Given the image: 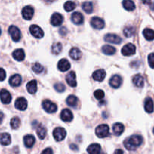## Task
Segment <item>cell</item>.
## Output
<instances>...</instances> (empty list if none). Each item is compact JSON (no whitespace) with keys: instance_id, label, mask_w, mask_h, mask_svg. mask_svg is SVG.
<instances>
[{"instance_id":"f546056e","label":"cell","mask_w":154,"mask_h":154,"mask_svg":"<svg viewBox=\"0 0 154 154\" xmlns=\"http://www.w3.org/2000/svg\"><path fill=\"white\" fill-rule=\"evenodd\" d=\"M66 102H67V105H69V106L74 108H76L77 105H78V99L76 96H69V97L67 98V99H66Z\"/></svg>"},{"instance_id":"484cf974","label":"cell","mask_w":154,"mask_h":154,"mask_svg":"<svg viewBox=\"0 0 154 154\" xmlns=\"http://www.w3.org/2000/svg\"><path fill=\"white\" fill-rule=\"evenodd\" d=\"M23 142L26 147H32L35 142V139L33 135H27L23 138Z\"/></svg>"},{"instance_id":"e575fe53","label":"cell","mask_w":154,"mask_h":154,"mask_svg":"<svg viewBox=\"0 0 154 154\" xmlns=\"http://www.w3.org/2000/svg\"><path fill=\"white\" fill-rule=\"evenodd\" d=\"M36 132H37V135L40 139L43 140L44 138H45V136H46L47 129H45L43 126H42V125L38 126V127L37 128V130H36Z\"/></svg>"},{"instance_id":"5b68a950","label":"cell","mask_w":154,"mask_h":154,"mask_svg":"<svg viewBox=\"0 0 154 154\" xmlns=\"http://www.w3.org/2000/svg\"><path fill=\"white\" fill-rule=\"evenodd\" d=\"M8 32L11 36L12 40L14 42H19L21 38V32L19 29L15 26H11L8 29Z\"/></svg>"},{"instance_id":"7dc6e473","label":"cell","mask_w":154,"mask_h":154,"mask_svg":"<svg viewBox=\"0 0 154 154\" xmlns=\"http://www.w3.org/2000/svg\"><path fill=\"white\" fill-rule=\"evenodd\" d=\"M3 117H4V114H3L2 112H1V111H0V123H1L2 121Z\"/></svg>"},{"instance_id":"7402d4cb","label":"cell","mask_w":154,"mask_h":154,"mask_svg":"<svg viewBox=\"0 0 154 154\" xmlns=\"http://www.w3.org/2000/svg\"><path fill=\"white\" fill-rule=\"evenodd\" d=\"M69 56L73 60H78L82 57V53H81V51L78 48H73L71 49L70 52H69Z\"/></svg>"},{"instance_id":"f35d334b","label":"cell","mask_w":154,"mask_h":154,"mask_svg":"<svg viewBox=\"0 0 154 154\" xmlns=\"http://www.w3.org/2000/svg\"><path fill=\"white\" fill-rule=\"evenodd\" d=\"M75 8H76V5H75V3L74 2L72 1L66 2L64 5V8L66 11H72Z\"/></svg>"},{"instance_id":"30bf717a","label":"cell","mask_w":154,"mask_h":154,"mask_svg":"<svg viewBox=\"0 0 154 154\" xmlns=\"http://www.w3.org/2000/svg\"><path fill=\"white\" fill-rule=\"evenodd\" d=\"M63 22V17L60 13H54L51 18V23L54 26H59Z\"/></svg>"},{"instance_id":"83f0119b","label":"cell","mask_w":154,"mask_h":154,"mask_svg":"<svg viewBox=\"0 0 154 154\" xmlns=\"http://www.w3.org/2000/svg\"><path fill=\"white\" fill-rule=\"evenodd\" d=\"M113 132H114V134L117 136H119V135H121L122 133L124 131V126L123 124L120 123H117L115 124H114L113 126Z\"/></svg>"},{"instance_id":"836d02e7","label":"cell","mask_w":154,"mask_h":154,"mask_svg":"<svg viewBox=\"0 0 154 154\" xmlns=\"http://www.w3.org/2000/svg\"><path fill=\"white\" fill-rule=\"evenodd\" d=\"M82 8L86 13L91 14L93 11V5L91 2H85L83 3Z\"/></svg>"},{"instance_id":"4fadbf2b","label":"cell","mask_w":154,"mask_h":154,"mask_svg":"<svg viewBox=\"0 0 154 154\" xmlns=\"http://www.w3.org/2000/svg\"><path fill=\"white\" fill-rule=\"evenodd\" d=\"M0 99L3 104H9L11 101V96L8 90H2L0 91Z\"/></svg>"},{"instance_id":"6da1fadb","label":"cell","mask_w":154,"mask_h":154,"mask_svg":"<svg viewBox=\"0 0 154 154\" xmlns=\"http://www.w3.org/2000/svg\"><path fill=\"white\" fill-rule=\"evenodd\" d=\"M143 142V138L141 135H134L125 140L124 146L128 150H135Z\"/></svg>"},{"instance_id":"bcb514c9","label":"cell","mask_w":154,"mask_h":154,"mask_svg":"<svg viewBox=\"0 0 154 154\" xmlns=\"http://www.w3.org/2000/svg\"><path fill=\"white\" fill-rule=\"evenodd\" d=\"M114 154H123V151L122 150H120V149H117V150H115Z\"/></svg>"},{"instance_id":"7a4b0ae2","label":"cell","mask_w":154,"mask_h":154,"mask_svg":"<svg viewBox=\"0 0 154 154\" xmlns=\"http://www.w3.org/2000/svg\"><path fill=\"white\" fill-rule=\"evenodd\" d=\"M96 134L99 138H105L109 135V127L106 124L100 125L96 129Z\"/></svg>"},{"instance_id":"c3c4849f","label":"cell","mask_w":154,"mask_h":154,"mask_svg":"<svg viewBox=\"0 0 154 154\" xmlns=\"http://www.w3.org/2000/svg\"><path fill=\"white\" fill-rule=\"evenodd\" d=\"M150 8H151L152 10H154V2L152 3V5H150Z\"/></svg>"},{"instance_id":"277c9868","label":"cell","mask_w":154,"mask_h":154,"mask_svg":"<svg viewBox=\"0 0 154 154\" xmlns=\"http://www.w3.org/2000/svg\"><path fill=\"white\" fill-rule=\"evenodd\" d=\"M53 135L56 141H61L65 139L66 136V131L62 127H57L53 132Z\"/></svg>"},{"instance_id":"9a60e30c","label":"cell","mask_w":154,"mask_h":154,"mask_svg":"<svg viewBox=\"0 0 154 154\" xmlns=\"http://www.w3.org/2000/svg\"><path fill=\"white\" fill-rule=\"evenodd\" d=\"M60 118L64 122H70L73 120V114L72 111L69 109H64L61 112Z\"/></svg>"},{"instance_id":"ab89813d","label":"cell","mask_w":154,"mask_h":154,"mask_svg":"<svg viewBox=\"0 0 154 154\" xmlns=\"http://www.w3.org/2000/svg\"><path fill=\"white\" fill-rule=\"evenodd\" d=\"M32 70H33V72H35L36 74H40L43 72L44 68H43V66L40 64V63H36L32 66Z\"/></svg>"},{"instance_id":"681fc988","label":"cell","mask_w":154,"mask_h":154,"mask_svg":"<svg viewBox=\"0 0 154 154\" xmlns=\"http://www.w3.org/2000/svg\"><path fill=\"white\" fill-rule=\"evenodd\" d=\"M1 33H2V31H1V29H0V35H1Z\"/></svg>"},{"instance_id":"d6a6232c","label":"cell","mask_w":154,"mask_h":154,"mask_svg":"<svg viewBox=\"0 0 154 154\" xmlns=\"http://www.w3.org/2000/svg\"><path fill=\"white\" fill-rule=\"evenodd\" d=\"M143 35L147 41H153L154 39V30L150 29H145L143 31Z\"/></svg>"},{"instance_id":"ba28073f","label":"cell","mask_w":154,"mask_h":154,"mask_svg":"<svg viewBox=\"0 0 154 154\" xmlns=\"http://www.w3.org/2000/svg\"><path fill=\"white\" fill-rule=\"evenodd\" d=\"M30 33L34 36L35 38H42L44 36V32L37 25H32L29 27Z\"/></svg>"},{"instance_id":"9c48e42d","label":"cell","mask_w":154,"mask_h":154,"mask_svg":"<svg viewBox=\"0 0 154 154\" xmlns=\"http://www.w3.org/2000/svg\"><path fill=\"white\" fill-rule=\"evenodd\" d=\"M34 15V9L31 6H25L22 10V16L25 20H31Z\"/></svg>"},{"instance_id":"603a6c76","label":"cell","mask_w":154,"mask_h":154,"mask_svg":"<svg viewBox=\"0 0 154 154\" xmlns=\"http://www.w3.org/2000/svg\"><path fill=\"white\" fill-rule=\"evenodd\" d=\"M134 85L137 87H143L144 85V79L141 75H136L132 78Z\"/></svg>"},{"instance_id":"d6986e66","label":"cell","mask_w":154,"mask_h":154,"mask_svg":"<svg viewBox=\"0 0 154 154\" xmlns=\"http://www.w3.org/2000/svg\"><path fill=\"white\" fill-rule=\"evenodd\" d=\"M72 21L76 25H81L84 23V16L80 12H74L72 14Z\"/></svg>"},{"instance_id":"8fae6325","label":"cell","mask_w":154,"mask_h":154,"mask_svg":"<svg viewBox=\"0 0 154 154\" xmlns=\"http://www.w3.org/2000/svg\"><path fill=\"white\" fill-rule=\"evenodd\" d=\"M105 41L108 42V43L120 44L121 43L122 38L120 36L117 35L109 33V34H107L105 36Z\"/></svg>"},{"instance_id":"ac0fdd59","label":"cell","mask_w":154,"mask_h":154,"mask_svg":"<svg viewBox=\"0 0 154 154\" xmlns=\"http://www.w3.org/2000/svg\"><path fill=\"white\" fill-rule=\"evenodd\" d=\"M66 82L69 86L72 87H75L77 86L76 75L75 72H71L66 76Z\"/></svg>"},{"instance_id":"1f68e13d","label":"cell","mask_w":154,"mask_h":154,"mask_svg":"<svg viewBox=\"0 0 154 154\" xmlns=\"http://www.w3.org/2000/svg\"><path fill=\"white\" fill-rule=\"evenodd\" d=\"M123 5L126 10L129 11H132L135 10V5L131 0H125L123 2Z\"/></svg>"},{"instance_id":"8992f818","label":"cell","mask_w":154,"mask_h":154,"mask_svg":"<svg viewBox=\"0 0 154 154\" xmlns=\"http://www.w3.org/2000/svg\"><path fill=\"white\" fill-rule=\"evenodd\" d=\"M90 24L96 29H102L105 27V21L102 18L98 17H94L92 18L91 20H90Z\"/></svg>"},{"instance_id":"ee69618b","label":"cell","mask_w":154,"mask_h":154,"mask_svg":"<svg viewBox=\"0 0 154 154\" xmlns=\"http://www.w3.org/2000/svg\"><path fill=\"white\" fill-rule=\"evenodd\" d=\"M6 78V73L5 70L0 68V81H3Z\"/></svg>"},{"instance_id":"7c38bea8","label":"cell","mask_w":154,"mask_h":154,"mask_svg":"<svg viewBox=\"0 0 154 154\" xmlns=\"http://www.w3.org/2000/svg\"><path fill=\"white\" fill-rule=\"evenodd\" d=\"M122 82H123V80H122L121 77L117 75H115L110 79L109 84L113 88L117 89L120 87V85L122 84Z\"/></svg>"},{"instance_id":"8d00e7d4","label":"cell","mask_w":154,"mask_h":154,"mask_svg":"<svg viewBox=\"0 0 154 154\" xmlns=\"http://www.w3.org/2000/svg\"><path fill=\"white\" fill-rule=\"evenodd\" d=\"M62 50H63V45L60 42H57V43L54 44L52 45V53L55 54V55L60 54L62 51Z\"/></svg>"},{"instance_id":"2e32d148","label":"cell","mask_w":154,"mask_h":154,"mask_svg":"<svg viewBox=\"0 0 154 154\" xmlns=\"http://www.w3.org/2000/svg\"><path fill=\"white\" fill-rule=\"evenodd\" d=\"M15 107L20 111H25L27 108V101L23 97L18 98L15 102Z\"/></svg>"},{"instance_id":"5bb4252c","label":"cell","mask_w":154,"mask_h":154,"mask_svg":"<svg viewBox=\"0 0 154 154\" xmlns=\"http://www.w3.org/2000/svg\"><path fill=\"white\" fill-rule=\"evenodd\" d=\"M58 69L61 72H67L71 68V64L66 59H62L58 63Z\"/></svg>"},{"instance_id":"7bdbcfd3","label":"cell","mask_w":154,"mask_h":154,"mask_svg":"<svg viewBox=\"0 0 154 154\" xmlns=\"http://www.w3.org/2000/svg\"><path fill=\"white\" fill-rule=\"evenodd\" d=\"M148 63L152 69H154V54H150L148 56Z\"/></svg>"},{"instance_id":"f907efd6","label":"cell","mask_w":154,"mask_h":154,"mask_svg":"<svg viewBox=\"0 0 154 154\" xmlns=\"http://www.w3.org/2000/svg\"><path fill=\"white\" fill-rule=\"evenodd\" d=\"M153 132H154V129H153Z\"/></svg>"},{"instance_id":"ffe728a7","label":"cell","mask_w":154,"mask_h":154,"mask_svg":"<svg viewBox=\"0 0 154 154\" xmlns=\"http://www.w3.org/2000/svg\"><path fill=\"white\" fill-rule=\"evenodd\" d=\"M106 76V72L103 69H99L93 74V78L96 81H102Z\"/></svg>"},{"instance_id":"e0dca14e","label":"cell","mask_w":154,"mask_h":154,"mask_svg":"<svg viewBox=\"0 0 154 154\" xmlns=\"http://www.w3.org/2000/svg\"><path fill=\"white\" fill-rule=\"evenodd\" d=\"M21 82H22V78H21V76L20 75H14L13 76H11L9 79V84L11 87H19L21 84Z\"/></svg>"},{"instance_id":"74e56055","label":"cell","mask_w":154,"mask_h":154,"mask_svg":"<svg viewBox=\"0 0 154 154\" xmlns=\"http://www.w3.org/2000/svg\"><path fill=\"white\" fill-rule=\"evenodd\" d=\"M20 125V120L19 117H15L11 120V126L13 129H18Z\"/></svg>"},{"instance_id":"f6af8a7d","label":"cell","mask_w":154,"mask_h":154,"mask_svg":"<svg viewBox=\"0 0 154 154\" xmlns=\"http://www.w3.org/2000/svg\"><path fill=\"white\" fill-rule=\"evenodd\" d=\"M42 154H53V150L51 148H47L45 150H43Z\"/></svg>"},{"instance_id":"4dcf8cb0","label":"cell","mask_w":154,"mask_h":154,"mask_svg":"<svg viewBox=\"0 0 154 154\" xmlns=\"http://www.w3.org/2000/svg\"><path fill=\"white\" fill-rule=\"evenodd\" d=\"M102 51L106 55H113L116 52L115 48L111 45H104L102 48Z\"/></svg>"},{"instance_id":"4316f807","label":"cell","mask_w":154,"mask_h":154,"mask_svg":"<svg viewBox=\"0 0 154 154\" xmlns=\"http://www.w3.org/2000/svg\"><path fill=\"white\" fill-rule=\"evenodd\" d=\"M27 91L30 93V94H34L37 91V81L35 80H32V81H29L26 85Z\"/></svg>"},{"instance_id":"52a82bcc","label":"cell","mask_w":154,"mask_h":154,"mask_svg":"<svg viewBox=\"0 0 154 154\" xmlns=\"http://www.w3.org/2000/svg\"><path fill=\"white\" fill-rule=\"evenodd\" d=\"M122 54L124 56H132L133 54H135V51H136V48L135 46L132 44L129 43L127 45H125L123 48H122Z\"/></svg>"},{"instance_id":"d590c367","label":"cell","mask_w":154,"mask_h":154,"mask_svg":"<svg viewBox=\"0 0 154 154\" xmlns=\"http://www.w3.org/2000/svg\"><path fill=\"white\" fill-rule=\"evenodd\" d=\"M125 36H126L127 38H130L132 36H133L135 33V28L133 26H127L124 29V31H123Z\"/></svg>"},{"instance_id":"cb8c5ba5","label":"cell","mask_w":154,"mask_h":154,"mask_svg":"<svg viewBox=\"0 0 154 154\" xmlns=\"http://www.w3.org/2000/svg\"><path fill=\"white\" fill-rule=\"evenodd\" d=\"M14 59H15L17 61H23L25 59V53L23 49H17L12 54Z\"/></svg>"},{"instance_id":"3957f363","label":"cell","mask_w":154,"mask_h":154,"mask_svg":"<svg viewBox=\"0 0 154 154\" xmlns=\"http://www.w3.org/2000/svg\"><path fill=\"white\" fill-rule=\"evenodd\" d=\"M42 107L46 112L54 114L57 111V106L55 103L50 100H45L42 102Z\"/></svg>"},{"instance_id":"60d3db41","label":"cell","mask_w":154,"mask_h":154,"mask_svg":"<svg viewBox=\"0 0 154 154\" xmlns=\"http://www.w3.org/2000/svg\"><path fill=\"white\" fill-rule=\"evenodd\" d=\"M94 96L96 99L101 100V99H103L104 96H105V93H104L103 90H97L94 92Z\"/></svg>"},{"instance_id":"f1b7e54d","label":"cell","mask_w":154,"mask_h":154,"mask_svg":"<svg viewBox=\"0 0 154 154\" xmlns=\"http://www.w3.org/2000/svg\"><path fill=\"white\" fill-rule=\"evenodd\" d=\"M144 109L149 114H151L154 111V105L152 99L150 98H147L145 100V103H144Z\"/></svg>"},{"instance_id":"44dd1931","label":"cell","mask_w":154,"mask_h":154,"mask_svg":"<svg viewBox=\"0 0 154 154\" xmlns=\"http://www.w3.org/2000/svg\"><path fill=\"white\" fill-rule=\"evenodd\" d=\"M87 152L89 154H101L102 148L99 144H93L87 147Z\"/></svg>"},{"instance_id":"b9f144b4","label":"cell","mask_w":154,"mask_h":154,"mask_svg":"<svg viewBox=\"0 0 154 154\" xmlns=\"http://www.w3.org/2000/svg\"><path fill=\"white\" fill-rule=\"evenodd\" d=\"M54 89H55L57 92H59V93H63V92H64L65 90H66V87H65L63 84L60 83V84H56L55 85H54Z\"/></svg>"},{"instance_id":"d4e9b609","label":"cell","mask_w":154,"mask_h":154,"mask_svg":"<svg viewBox=\"0 0 154 154\" xmlns=\"http://www.w3.org/2000/svg\"><path fill=\"white\" fill-rule=\"evenodd\" d=\"M11 136L9 134L5 133V132L0 133V144L2 145H9L11 144Z\"/></svg>"}]
</instances>
